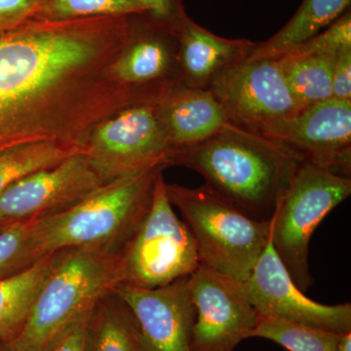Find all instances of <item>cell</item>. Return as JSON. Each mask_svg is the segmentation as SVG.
Listing matches in <instances>:
<instances>
[{
	"label": "cell",
	"instance_id": "8fae6325",
	"mask_svg": "<svg viewBox=\"0 0 351 351\" xmlns=\"http://www.w3.org/2000/svg\"><path fill=\"white\" fill-rule=\"evenodd\" d=\"M84 152L24 176L0 193V221L43 218L63 212L103 186Z\"/></svg>",
	"mask_w": 351,
	"mask_h": 351
},
{
	"label": "cell",
	"instance_id": "e0dca14e",
	"mask_svg": "<svg viewBox=\"0 0 351 351\" xmlns=\"http://www.w3.org/2000/svg\"><path fill=\"white\" fill-rule=\"evenodd\" d=\"M84 351H152L130 309L114 293L88 315Z\"/></svg>",
	"mask_w": 351,
	"mask_h": 351
},
{
	"label": "cell",
	"instance_id": "7c38bea8",
	"mask_svg": "<svg viewBox=\"0 0 351 351\" xmlns=\"http://www.w3.org/2000/svg\"><path fill=\"white\" fill-rule=\"evenodd\" d=\"M241 286L258 315L339 334L351 332L350 304L327 306L306 297L289 276L270 241Z\"/></svg>",
	"mask_w": 351,
	"mask_h": 351
},
{
	"label": "cell",
	"instance_id": "5bb4252c",
	"mask_svg": "<svg viewBox=\"0 0 351 351\" xmlns=\"http://www.w3.org/2000/svg\"><path fill=\"white\" fill-rule=\"evenodd\" d=\"M174 34L149 21H138L133 38L113 66L115 77L137 90L152 105L160 103L184 85L178 64Z\"/></svg>",
	"mask_w": 351,
	"mask_h": 351
},
{
	"label": "cell",
	"instance_id": "603a6c76",
	"mask_svg": "<svg viewBox=\"0 0 351 351\" xmlns=\"http://www.w3.org/2000/svg\"><path fill=\"white\" fill-rule=\"evenodd\" d=\"M136 15H145L138 0H47L36 18L71 21Z\"/></svg>",
	"mask_w": 351,
	"mask_h": 351
},
{
	"label": "cell",
	"instance_id": "8992f818",
	"mask_svg": "<svg viewBox=\"0 0 351 351\" xmlns=\"http://www.w3.org/2000/svg\"><path fill=\"white\" fill-rule=\"evenodd\" d=\"M173 207L160 173L151 206L120 251L122 283L143 289L163 287L191 276L199 267L195 240Z\"/></svg>",
	"mask_w": 351,
	"mask_h": 351
},
{
	"label": "cell",
	"instance_id": "9c48e42d",
	"mask_svg": "<svg viewBox=\"0 0 351 351\" xmlns=\"http://www.w3.org/2000/svg\"><path fill=\"white\" fill-rule=\"evenodd\" d=\"M195 321L191 351H233L251 338L258 313L241 283L199 265L189 277Z\"/></svg>",
	"mask_w": 351,
	"mask_h": 351
},
{
	"label": "cell",
	"instance_id": "d6986e66",
	"mask_svg": "<svg viewBox=\"0 0 351 351\" xmlns=\"http://www.w3.org/2000/svg\"><path fill=\"white\" fill-rule=\"evenodd\" d=\"M56 253L0 280V339L13 341L25 326Z\"/></svg>",
	"mask_w": 351,
	"mask_h": 351
},
{
	"label": "cell",
	"instance_id": "f1b7e54d",
	"mask_svg": "<svg viewBox=\"0 0 351 351\" xmlns=\"http://www.w3.org/2000/svg\"><path fill=\"white\" fill-rule=\"evenodd\" d=\"M87 317L76 321L66 328L41 351H84V332Z\"/></svg>",
	"mask_w": 351,
	"mask_h": 351
},
{
	"label": "cell",
	"instance_id": "2e32d148",
	"mask_svg": "<svg viewBox=\"0 0 351 351\" xmlns=\"http://www.w3.org/2000/svg\"><path fill=\"white\" fill-rule=\"evenodd\" d=\"M157 114L178 152L202 144L230 124L210 89L181 85L156 105Z\"/></svg>",
	"mask_w": 351,
	"mask_h": 351
},
{
	"label": "cell",
	"instance_id": "ba28073f",
	"mask_svg": "<svg viewBox=\"0 0 351 351\" xmlns=\"http://www.w3.org/2000/svg\"><path fill=\"white\" fill-rule=\"evenodd\" d=\"M208 89L230 124L261 136L301 110L280 66L270 58H248L223 69Z\"/></svg>",
	"mask_w": 351,
	"mask_h": 351
},
{
	"label": "cell",
	"instance_id": "30bf717a",
	"mask_svg": "<svg viewBox=\"0 0 351 351\" xmlns=\"http://www.w3.org/2000/svg\"><path fill=\"white\" fill-rule=\"evenodd\" d=\"M302 162L350 179L351 101L327 99L302 108L263 134Z\"/></svg>",
	"mask_w": 351,
	"mask_h": 351
},
{
	"label": "cell",
	"instance_id": "4fadbf2b",
	"mask_svg": "<svg viewBox=\"0 0 351 351\" xmlns=\"http://www.w3.org/2000/svg\"><path fill=\"white\" fill-rule=\"evenodd\" d=\"M189 277L163 287L121 283L113 290L130 309L152 351H191L196 313Z\"/></svg>",
	"mask_w": 351,
	"mask_h": 351
},
{
	"label": "cell",
	"instance_id": "484cf974",
	"mask_svg": "<svg viewBox=\"0 0 351 351\" xmlns=\"http://www.w3.org/2000/svg\"><path fill=\"white\" fill-rule=\"evenodd\" d=\"M145 10L144 17L152 25L170 32L177 34L180 27L188 19L182 0H138Z\"/></svg>",
	"mask_w": 351,
	"mask_h": 351
},
{
	"label": "cell",
	"instance_id": "4316f807",
	"mask_svg": "<svg viewBox=\"0 0 351 351\" xmlns=\"http://www.w3.org/2000/svg\"><path fill=\"white\" fill-rule=\"evenodd\" d=\"M47 0H0V34L34 19Z\"/></svg>",
	"mask_w": 351,
	"mask_h": 351
},
{
	"label": "cell",
	"instance_id": "44dd1931",
	"mask_svg": "<svg viewBox=\"0 0 351 351\" xmlns=\"http://www.w3.org/2000/svg\"><path fill=\"white\" fill-rule=\"evenodd\" d=\"M85 149L57 143H31L0 149V193L20 178L61 162Z\"/></svg>",
	"mask_w": 351,
	"mask_h": 351
},
{
	"label": "cell",
	"instance_id": "d4e9b609",
	"mask_svg": "<svg viewBox=\"0 0 351 351\" xmlns=\"http://www.w3.org/2000/svg\"><path fill=\"white\" fill-rule=\"evenodd\" d=\"M351 48V12L343 14L327 29L314 36L311 40L293 50H299L311 54L331 55L339 51Z\"/></svg>",
	"mask_w": 351,
	"mask_h": 351
},
{
	"label": "cell",
	"instance_id": "83f0119b",
	"mask_svg": "<svg viewBox=\"0 0 351 351\" xmlns=\"http://www.w3.org/2000/svg\"><path fill=\"white\" fill-rule=\"evenodd\" d=\"M332 97L351 101V48L339 51L335 57Z\"/></svg>",
	"mask_w": 351,
	"mask_h": 351
},
{
	"label": "cell",
	"instance_id": "52a82bcc",
	"mask_svg": "<svg viewBox=\"0 0 351 351\" xmlns=\"http://www.w3.org/2000/svg\"><path fill=\"white\" fill-rule=\"evenodd\" d=\"M156 105L123 108L95 127L85 154L104 184L149 168L174 165L173 147Z\"/></svg>",
	"mask_w": 351,
	"mask_h": 351
},
{
	"label": "cell",
	"instance_id": "1f68e13d",
	"mask_svg": "<svg viewBox=\"0 0 351 351\" xmlns=\"http://www.w3.org/2000/svg\"><path fill=\"white\" fill-rule=\"evenodd\" d=\"M9 223H4V221H0V230L4 228L6 225H8Z\"/></svg>",
	"mask_w": 351,
	"mask_h": 351
},
{
	"label": "cell",
	"instance_id": "4dcf8cb0",
	"mask_svg": "<svg viewBox=\"0 0 351 351\" xmlns=\"http://www.w3.org/2000/svg\"><path fill=\"white\" fill-rule=\"evenodd\" d=\"M0 351H17L14 348L11 341H3L0 339Z\"/></svg>",
	"mask_w": 351,
	"mask_h": 351
},
{
	"label": "cell",
	"instance_id": "cb8c5ba5",
	"mask_svg": "<svg viewBox=\"0 0 351 351\" xmlns=\"http://www.w3.org/2000/svg\"><path fill=\"white\" fill-rule=\"evenodd\" d=\"M36 219L12 221L0 230V280L40 260L34 242Z\"/></svg>",
	"mask_w": 351,
	"mask_h": 351
},
{
	"label": "cell",
	"instance_id": "f546056e",
	"mask_svg": "<svg viewBox=\"0 0 351 351\" xmlns=\"http://www.w3.org/2000/svg\"><path fill=\"white\" fill-rule=\"evenodd\" d=\"M351 332L341 334L338 341V351H351Z\"/></svg>",
	"mask_w": 351,
	"mask_h": 351
},
{
	"label": "cell",
	"instance_id": "ac0fdd59",
	"mask_svg": "<svg viewBox=\"0 0 351 351\" xmlns=\"http://www.w3.org/2000/svg\"><path fill=\"white\" fill-rule=\"evenodd\" d=\"M351 0H302L297 12L274 36L256 43L252 59L276 58L311 40L350 10Z\"/></svg>",
	"mask_w": 351,
	"mask_h": 351
},
{
	"label": "cell",
	"instance_id": "5b68a950",
	"mask_svg": "<svg viewBox=\"0 0 351 351\" xmlns=\"http://www.w3.org/2000/svg\"><path fill=\"white\" fill-rule=\"evenodd\" d=\"M351 195V180L302 163L271 219L270 242L302 292L313 285L309 242L321 221Z\"/></svg>",
	"mask_w": 351,
	"mask_h": 351
},
{
	"label": "cell",
	"instance_id": "3957f363",
	"mask_svg": "<svg viewBox=\"0 0 351 351\" xmlns=\"http://www.w3.org/2000/svg\"><path fill=\"white\" fill-rule=\"evenodd\" d=\"M123 282L120 252L69 248L56 252L29 318L12 345L17 351H41L76 321L87 317Z\"/></svg>",
	"mask_w": 351,
	"mask_h": 351
},
{
	"label": "cell",
	"instance_id": "6da1fadb",
	"mask_svg": "<svg viewBox=\"0 0 351 351\" xmlns=\"http://www.w3.org/2000/svg\"><path fill=\"white\" fill-rule=\"evenodd\" d=\"M304 163L269 138L228 124L202 144L178 152L174 165L202 176L210 191L258 221H270Z\"/></svg>",
	"mask_w": 351,
	"mask_h": 351
},
{
	"label": "cell",
	"instance_id": "ffe728a7",
	"mask_svg": "<svg viewBox=\"0 0 351 351\" xmlns=\"http://www.w3.org/2000/svg\"><path fill=\"white\" fill-rule=\"evenodd\" d=\"M335 57L291 50L276 58L300 110L332 98Z\"/></svg>",
	"mask_w": 351,
	"mask_h": 351
},
{
	"label": "cell",
	"instance_id": "277c9868",
	"mask_svg": "<svg viewBox=\"0 0 351 351\" xmlns=\"http://www.w3.org/2000/svg\"><path fill=\"white\" fill-rule=\"evenodd\" d=\"M166 191L195 240L200 265L244 283L269 243L271 219L251 218L206 186L166 184Z\"/></svg>",
	"mask_w": 351,
	"mask_h": 351
},
{
	"label": "cell",
	"instance_id": "7a4b0ae2",
	"mask_svg": "<svg viewBox=\"0 0 351 351\" xmlns=\"http://www.w3.org/2000/svg\"><path fill=\"white\" fill-rule=\"evenodd\" d=\"M164 168L117 178L69 209L36 219L34 242L39 257L82 247L121 251L151 206L154 184Z\"/></svg>",
	"mask_w": 351,
	"mask_h": 351
},
{
	"label": "cell",
	"instance_id": "9a60e30c",
	"mask_svg": "<svg viewBox=\"0 0 351 351\" xmlns=\"http://www.w3.org/2000/svg\"><path fill=\"white\" fill-rule=\"evenodd\" d=\"M177 59L184 86L208 89L223 69L246 61L256 43L221 38L188 18L176 34Z\"/></svg>",
	"mask_w": 351,
	"mask_h": 351
},
{
	"label": "cell",
	"instance_id": "7402d4cb",
	"mask_svg": "<svg viewBox=\"0 0 351 351\" xmlns=\"http://www.w3.org/2000/svg\"><path fill=\"white\" fill-rule=\"evenodd\" d=\"M341 335L281 318L258 315L251 338L269 339L289 351H338Z\"/></svg>",
	"mask_w": 351,
	"mask_h": 351
}]
</instances>
